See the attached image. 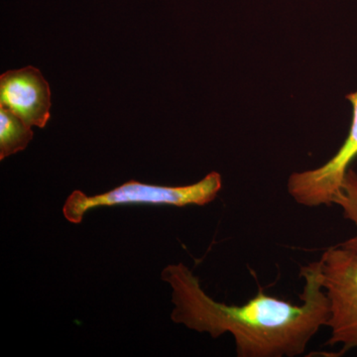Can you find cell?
I'll list each match as a JSON object with an SVG mask.
<instances>
[{"instance_id":"3957f363","label":"cell","mask_w":357,"mask_h":357,"mask_svg":"<svg viewBox=\"0 0 357 357\" xmlns=\"http://www.w3.org/2000/svg\"><path fill=\"white\" fill-rule=\"evenodd\" d=\"M321 284L330 303L328 344L340 345L338 356L357 349V252L333 246L321 258Z\"/></svg>"},{"instance_id":"52a82bcc","label":"cell","mask_w":357,"mask_h":357,"mask_svg":"<svg viewBox=\"0 0 357 357\" xmlns=\"http://www.w3.org/2000/svg\"><path fill=\"white\" fill-rule=\"evenodd\" d=\"M333 204L340 206L344 218L351 220L356 229L354 236L344 243H338V245L357 252V174L351 169L347 171L342 188L333 198Z\"/></svg>"},{"instance_id":"277c9868","label":"cell","mask_w":357,"mask_h":357,"mask_svg":"<svg viewBox=\"0 0 357 357\" xmlns=\"http://www.w3.org/2000/svg\"><path fill=\"white\" fill-rule=\"evenodd\" d=\"M352 105L349 135L333 158L312 170L293 173L288 192L296 203L307 208L330 206L344 183L349 166L357 157V91L347 96Z\"/></svg>"},{"instance_id":"7a4b0ae2","label":"cell","mask_w":357,"mask_h":357,"mask_svg":"<svg viewBox=\"0 0 357 357\" xmlns=\"http://www.w3.org/2000/svg\"><path fill=\"white\" fill-rule=\"evenodd\" d=\"M222 188V178L218 172L208 173L195 184L168 187L143 184L129 181L112 191L86 196L75 191L68 197L63 206V215L68 222L81 223L86 213L102 206H206L217 198Z\"/></svg>"},{"instance_id":"6da1fadb","label":"cell","mask_w":357,"mask_h":357,"mask_svg":"<svg viewBox=\"0 0 357 357\" xmlns=\"http://www.w3.org/2000/svg\"><path fill=\"white\" fill-rule=\"evenodd\" d=\"M305 280L302 304L267 295L259 289L245 304L227 305L211 298L198 277L183 263L169 265L162 280L172 288L171 319L190 330L206 333L213 338L230 333L237 357H295L326 326L330 303L321 284V262L300 269Z\"/></svg>"},{"instance_id":"8992f818","label":"cell","mask_w":357,"mask_h":357,"mask_svg":"<svg viewBox=\"0 0 357 357\" xmlns=\"http://www.w3.org/2000/svg\"><path fill=\"white\" fill-rule=\"evenodd\" d=\"M31 128L13 112L0 107V160L24 150L33 138Z\"/></svg>"},{"instance_id":"5b68a950","label":"cell","mask_w":357,"mask_h":357,"mask_svg":"<svg viewBox=\"0 0 357 357\" xmlns=\"http://www.w3.org/2000/svg\"><path fill=\"white\" fill-rule=\"evenodd\" d=\"M51 105L50 86L36 68L8 70L0 77V107L13 112L27 126L46 128Z\"/></svg>"}]
</instances>
